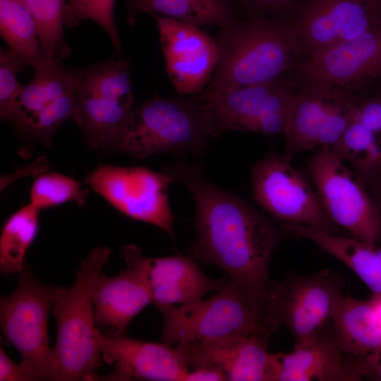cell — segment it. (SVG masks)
<instances>
[{
	"label": "cell",
	"instance_id": "obj_1",
	"mask_svg": "<svg viewBox=\"0 0 381 381\" xmlns=\"http://www.w3.org/2000/svg\"><path fill=\"white\" fill-rule=\"evenodd\" d=\"M164 171L183 183L193 199V255L225 271L262 320L279 231L241 198L210 182L201 164L179 159Z\"/></svg>",
	"mask_w": 381,
	"mask_h": 381
},
{
	"label": "cell",
	"instance_id": "obj_7",
	"mask_svg": "<svg viewBox=\"0 0 381 381\" xmlns=\"http://www.w3.org/2000/svg\"><path fill=\"white\" fill-rule=\"evenodd\" d=\"M77 98L78 124L93 148H114L133 109L135 97L128 60L110 58L69 69Z\"/></svg>",
	"mask_w": 381,
	"mask_h": 381
},
{
	"label": "cell",
	"instance_id": "obj_25",
	"mask_svg": "<svg viewBox=\"0 0 381 381\" xmlns=\"http://www.w3.org/2000/svg\"><path fill=\"white\" fill-rule=\"evenodd\" d=\"M137 12L162 14L200 27L220 28L238 20L231 0H127Z\"/></svg>",
	"mask_w": 381,
	"mask_h": 381
},
{
	"label": "cell",
	"instance_id": "obj_20",
	"mask_svg": "<svg viewBox=\"0 0 381 381\" xmlns=\"http://www.w3.org/2000/svg\"><path fill=\"white\" fill-rule=\"evenodd\" d=\"M268 337L252 334L176 345L185 355L190 370L217 369L230 381H269Z\"/></svg>",
	"mask_w": 381,
	"mask_h": 381
},
{
	"label": "cell",
	"instance_id": "obj_6",
	"mask_svg": "<svg viewBox=\"0 0 381 381\" xmlns=\"http://www.w3.org/2000/svg\"><path fill=\"white\" fill-rule=\"evenodd\" d=\"M18 286L1 296L0 325L7 343L20 356V365L35 380H57L48 337V319L56 286L41 282L25 263Z\"/></svg>",
	"mask_w": 381,
	"mask_h": 381
},
{
	"label": "cell",
	"instance_id": "obj_33",
	"mask_svg": "<svg viewBox=\"0 0 381 381\" xmlns=\"http://www.w3.org/2000/svg\"><path fill=\"white\" fill-rule=\"evenodd\" d=\"M252 12L250 16H272V19L285 20L303 0H239Z\"/></svg>",
	"mask_w": 381,
	"mask_h": 381
},
{
	"label": "cell",
	"instance_id": "obj_10",
	"mask_svg": "<svg viewBox=\"0 0 381 381\" xmlns=\"http://www.w3.org/2000/svg\"><path fill=\"white\" fill-rule=\"evenodd\" d=\"M322 206L330 220L360 240L378 244L381 217L367 186L330 146L306 162Z\"/></svg>",
	"mask_w": 381,
	"mask_h": 381
},
{
	"label": "cell",
	"instance_id": "obj_12",
	"mask_svg": "<svg viewBox=\"0 0 381 381\" xmlns=\"http://www.w3.org/2000/svg\"><path fill=\"white\" fill-rule=\"evenodd\" d=\"M174 178L144 167L99 164L85 183L124 215L156 226L174 237L168 190Z\"/></svg>",
	"mask_w": 381,
	"mask_h": 381
},
{
	"label": "cell",
	"instance_id": "obj_5",
	"mask_svg": "<svg viewBox=\"0 0 381 381\" xmlns=\"http://www.w3.org/2000/svg\"><path fill=\"white\" fill-rule=\"evenodd\" d=\"M344 277L330 270L300 274L289 270L282 280H271L262 321L270 332L286 327L294 349L314 342L332 322L344 296Z\"/></svg>",
	"mask_w": 381,
	"mask_h": 381
},
{
	"label": "cell",
	"instance_id": "obj_2",
	"mask_svg": "<svg viewBox=\"0 0 381 381\" xmlns=\"http://www.w3.org/2000/svg\"><path fill=\"white\" fill-rule=\"evenodd\" d=\"M216 41L218 61L203 93L273 81L289 74L301 59L284 23L264 16L221 28Z\"/></svg>",
	"mask_w": 381,
	"mask_h": 381
},
{
	"label": "cell",
	"instance_id": "obj_34",
	"mask_svg": "<svg viewBox=\"0 0 381 381\" xmlns=\"http://www.w3.org/2000/svg\"><path fill=\"white\" fill-rule=\"evenodd\" d=\"M353 121L381 134V92L371 97L358 96Z\"/></svg>",
	"mask_w": 381,
	"mask_h": 381
},
{
	"label": "cell",
	"instance_id": "obj_31",
	"mask_svg": "<svg viewBox=\"0 0 381 381\" xmlns=\"http://www.w3.org/2000/svg\"><path fill=\"white\" fill-rule=\"evenodd\" d=\"M116 0H68L65 24L75 27L85 19L96 21L108 34L117 55L121 50V40L114 20Z\"/></svg>",
	"mask_w": 381,
	"mask_h": 381
},
{
	"label": "cell",
	"instance_id": "obj_27",
	"mask_svg": "<svg viewBox=\"0 0 381 381\" xmlns=\"http://www.w3.org/2000/svg\"><path fill=\"white\" fill-rule=\"evenodd\" d=\"M332 147L366 186L381 176V134L352 121Z\"/></svg>",
	"mask_w": 381,
	"mask_h": 381
},
{
	"label": "cell",
	"instance_id": "obj_32",
	"mask_svg": "<svg viewBox=\"0 0 381 381\" xmlns=\"http://www.w3.org/2000/svg\"><path fill=\"white\" fill-rule=\"evenodd\" d=\"M28 66L24 59L11 49H0V116L9 119L17 98L24 86L17 80V75Z\"/></svg>",
	"mask_w": 381,
	"mask_h": 381
},
{
	"label": "cell",
	"instance_id": "obj_3",
	"mask_svg": "<svg viewBox=\"0 0 381 381\" xmlns=\"http://www.w3.org/2000/svg\"><path fill=\"white\" fill-rule=\"evenodd\" d=\"M110 255L108 246L92 248L82 260L73 285L56 288L52 310L57 332L52 361L58 381L99 378L102 353L96 339L93 293Z\"/></svg>",
	"mask_w": 381,
	"mask_h": 381
},
{
	"label": "cell",
	"instance_id": "obj_35",
	"mask_svg": "<svg viewBox=\"0 0 381 381\" xmlns=\"http://www.w3.org/2000/svg\"><path fill=\"white\" fill-rule=\"evenodd\" d=\"M0 381H35L7 355L0 346Z\"/></svg>",
	"mask_w": 381,
	"mask_h": 381
},
{
	"label": "cell",
	"instance_id": "obj_9",
	"mask_svg": "<svg viewBox=\"0 0 381 381\" xmlns=\"http://www.w3.org/2000/svg\"><path fill=\"white\" fill-rule=\"evenodd\" d=\"M157 308L163 320L160 341L169 345L270 333L231 281L206 300Z\"/></svg>",
	"mask_w": 381,
	"mask_h": 381
},
{
	"label": "cell",
	"instance_id": "obj_30",
	"mask_svg": "<svg viewBox=\"0 0 381 381\" xmlns=\"http://www.w3.org/2000/svg\"><path fill=\"white\" fill-rule=\"evenodd\" d=\"M88 193L78 180L60 173L44 172L32 184L30 203L40 210L72 201L83 205Z\"/></svg>",
	"mask_w": 381,
	"mask_h": 381
},
{
	"label": "cell",
	"instance_id": "obj_11",
	"mask_svg": "<svg viewBox=\"0 0 381 381\" xmlns=\"http://www.w3.org/2000/svg\"><path fill=\"white\" fill-rule=\"evenodd\" d=\"M275 151L254 164L251 188L255 202L281 225L310 226L337 234L309 179Z\"/></svg>",
	"mask_w": 381,
	"mask_h": 381
},
{
	"label": "cell",
	"instance_id": "obj_8",
	"mask_svg": "<svg viewBox=\"0 0 381 381\" xmlns=\"http://www.w3.org/2000/svg\"><path fill=\"white\" fill-rule=\"evenodd\" d=\"M286 75L273 81L212 93L198 102L207 117L212 138L229 131L284 136L296 93Z\"/></svg>",
	"mask_w": 381,
	"mask_h": 381
},
{
	"label": "cell",
	"instance_id": "obj_29",
	"mask_svg": "<svg viewBox=\"0 0 381 381\" xmlns=\"http://www.w3.org/2000/svg\"><path fill=\"white\" fill-rule=\"evenodd\" d=\"M22 1L34 19L44 53L54 60L66 59L71 52L64 34L66 3L64 0Z\"/></svg>",
	"mask_w": 381,
	"mask_h": 381
},
{
	"label": "cell",
	"instance_id": "obj_15",
	"mask_svg": "<svg viewBox=\"0 0 381 381\" xmlns=\"http://www.w3.org/2000/svg\"><path fill=\"white\" fill-rule=\"evenodd\" d=\"M357 94L320 85H297L285 140L284 155L334 145L353 121Z\"/></svg>",
	"mask_w": 381,
	"mask_h": 381
},
{
	"label": "cell",
	"instance_id": "obj_4",
	"mask_svg": "<svg viewBox=\"0 0 381 381\" xmlns=\"http://www.w3.org/2000/svg\"><path fill=\"white\" fill-rule=\"evenodd\" d=\"M210 138L197 101L156 94L132 109L114 149L138 159L164 152L201 155Z\"/></svg>",
	"mask_w": 381,
	"mask_h": 381
},
{
	"label": "cell",
	"instance_id": "obj_14",
	"mask_svg": "<svg viewBox=\"0 0 381 381\" xmlns=\"http://www.w3.org/2000/svg\"><path fill=\"white\" fill-rule=\"evenodd\" d=\"M289 75L297 85H320L357 94L381 78V23L349 40L301 57Z\"/></svg>",
	"mask_w": 381,
	"mask_h": 381
},
{
	"label": "cell",
	"instance_id": "obj_36",
	"mask_svg": "<svg viewBox=\"0 0 381 381\" xmlns=\"http://www.w3.org/2000/svg\"><path fill=\"white\" fill-rule=\"evenodd\" d=\"M226 377L221 370L210 368H198L190 370L184 381H223Z\"/></svg>",
	"mask_w": 381,
	"mask_h": 381
},
{
	"label": "cell",
	"instance_id": "obj_21",
	"mask_svg": "<svg viewBox=\"0 0 381 381\" xmlns=\"http://www.w3.org/2000/svg\"><path fill=\"white\" fill-rule=\"evenodd\" d=\"M356 358L344 353L332 330L289 353L270 354L269 381H358Z\"/></svg>",
	"mask_w": 381,
	"mask_h": 381
},
{
	"label": "cell",
	"instance_id": "obj_39",
	"mask_svg": "<svg viewBox=\"0 0 381 381\" xmlns=\"http://www.w3.org/2000/svg\"><path fill=\"white\" fill-rule=\"evenodd\" d=\"M375 1L378 6L379 10L381 12V0H375Z\"/></svg>",
	"mask_w": 381,
	"mask_h": 381
},
{
	"label": "cell",
	"instance_id": "obj_16",
	"mask_svg": "<svg viewBox=\"0 0 381 381\" xmlns=\"http://www.w3.org/2000/svg\"><path fill=\"white\" fill-rule=\"evenodd\" d=\"M34 69L8 121L22 133L48 145L63 123L73 119L78 123L76 94L69 69L61 61Z\"/></svg>",
	"mask_w": 381,
	"mask_h": 381
},
{
	"label": "cell",
	"instance_id": "obj_17",
	"mask_svg": "<svg viewBox=\"0 0 381 381\" xmlns=\"http://www.w3.org/2000/svg\"><path fill=\"white\" fill-rule=\"evenodd\" d=\"M167 73L181 95L200 94L216 68V40L195 26L179 20L155 16Z\"/></svg>",
	"mask_w": 381,
	"mask_h": 381
},
{
	"label": "cell",
	"instance_id": "obj_26",
	"mask_svg": "<svg viewBox=\"0 0 381 381\" xmlns=\"http://www.w3.org/2000/svg\"><path fill=\"white\" fill-rule=\"evenodd\" d=\"M0 33L9 49L34 68L54 60L44 53L34 19L22 0H0Z\"/></svg>",
	"mask_w": 381,
	"mask_h": 381
},
{
	"label": "cell",
	"instance_id": "obj_28",
	"mask_svg": "<svg viewBox=\"0 0 381 381\" xmlns=\"http://www.w3.org/2000/svg\"><path fill=\"white\" fill-rule=\"evenodd\" d=\"M40 210L30 202L6 221L0 236V271L3 275L19 273L25 255L39 229Z\"/></svg>",
	"mask_w": 381,
	"mask_h": 381
},
{
	"label": "cell",
	"instance_id": "obj_13",
	"mask_svg": "<svg viewBox=\"0 0 381 381\" xmlns=\"http://www.w3.org/2000/svg\"><path fill=\"white\" fill-rule=\"evenodd\" d=\"M283 22L302 57L362 35L381 12L375 0H303Z\"/></svg>",
	"mask_w": 381,
	"mask_h": 381
},
{
	"label": "cell",
	"instance_id": "obj_24",
	"mask_svg": "<svg viewBox=\"0 0 381 381\" xmlns=\"http://www.w3.org/2000/svg\"><path fill=\"white\" fill-rule=\"evenodd\" d=\"M332 322L334 339L346 354L358 358L381 351V329L372 298L344 296Z\"/></svg>",
	"mask_w": 381,
	"mask_h": 381
},
{
	"label": "cell",
	"instance_id": "obj_19",
	"mask_svg": "<svg viewBox=\"0 0 381 381\" xmlns=\"http://www.w3.org/2000/svg\"><path fill=\"white\" fill-rule=\"evenodd\" d=\"M96 339L103 360L116 364L109 380L180 381L185 380L190 370L177 345L141 341L126 334L107 336L99 329Z\"/></svg>",
	"mask_w": 381,
	"mask_h": 381
},
{
	"label": "cell",
	"instance_id": "obj_22",
	"mask_svg": "<svg viewBox=\"0 0 381 381\" xmlns=\"http://www.w3.org/2000/svg\"><path fill=\"white\" fill-rule=\"evenodd\" d=\"M97 328L104 335L126 334L134 318L152 303L150 290L139 271L126 264L119 274L108 277L102 272L94 293Z\"/></svg>",
	"mask_w": 381,
	"mask_h": 381
},
{
	"label": "cell",
	"instance_id": "obj_37",
	"mask_svg": "<svg viewBox=\"0 0 381 381\" xmlns=\"http://www.w3.org/2000/svg\"><path fill=\"white\" fill-rule=\"evenodd\" d=\"M367 187L375 201L381 217V176L369 183Z\"/></svg>",
	"mask_w": 381,
	"mask_h": 381
},
{
	"label": "cell",
	"instance_id": "obj_38",
	"mask_svg": "<svg viewBox=\"0 0 381 381\" xmlns=\"http://www.w3.org/2000/svg\"><path fill=\"white\" fill-rule=\"evenodd\" d=\"M372 301L373 307L377 316V322L381 329V294L377 296H373Z\"/></svg>",
	"mask_w": 381,
	"mask_h": 381
},
{
	"label": "cell",
	"instance_id": "obj_18",
	"mask_svg": "<svg viewBox=\"0 0 381 381\" xmlns=\"http://www.w3.org/2000/svg\"><path fill=\"white\" fill-rule=\"evenodd\" d=\"M120 255L141 274L156 308L195 302L208 292L222 289L230 281L210 279L189 255L148 258L133 244L123 247Z\"/></svg>",
	"mask_w": 381,
	"mask_h": 381
},
{
	"label": "cell",
	"instance_id": "obj_23",
	"mask_svg": "<svg viewBox=\"0 0 381 381\" xmlns=\"http://www.w3.org/2000/svg\"><path fill=\"white\" fill-rule=\"evenodd\" d=\"M289 234L309 240L350 268L369 288L373 296L381 294V246L356 237L332 234L301 224H284Z\"/></svg>",
	"mask_w": 381,
	"mask_h": 381
}]
</instances>
